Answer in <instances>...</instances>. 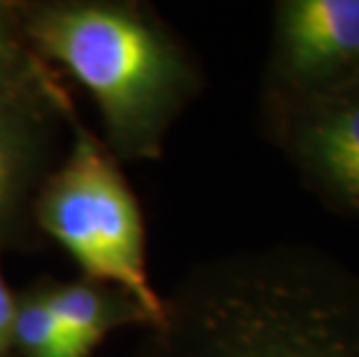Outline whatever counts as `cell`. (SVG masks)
Listing matches in <instances>:
<instances>
[{
  "label": "cell",
  "mask_w": 359,
  "mask_h": 357,
  "mask_svg": "<svg viewBox=\"0 0 359 357\" xmlns=\"http://www.w3.org/2000/svg\"><path fill=\"white\" fill-rule=\"evenodd\" d=\"M30 49L93 95L104 144L121 161H156L197 88L186 49L135 0H17Z\"/></svg>",
  "instance_id": "6da1fadb"
},
{
  "label": "cell",
  "mask_w": 359,
  "mask_h": 357,
  "mask_svg": "<svg viewBox=\"0 0 359 357\" xmlns=\"http://www.w3.org/2000/svg\"><path fill=\"white\" fill-rule=\"evenodd\" d=\"M346 323L311 262L243 255L190 271L135 357H359Z\"/></svg>",
  "instance_id": "7a4b0ae2"
},
{
  "label": "cell",
  "mask_w": 359,
  "mask_h": 357,
  "mask_svg": "<svg viewBox=\"0 0 359 357\" xmlns=\"http://www.w3.org/2000/svg\"><path fill=\"white\" fill-rule=\"evenodd\" d=\"M72 147L47 174L33 204L35 227L49 234L79 264L83 276L130 292L158 323L163 297L149 278L147 230L133 188L118 161L67 112Z\"/></svg>",
  "instance_id": "3957f363"
},
{
  "label": "cell",
  "mask_w": 359,
  "mask_h": 357,
  "mask_svg": "<svg viewBox=\"0 0 359 357\" xmlns=\"http://www.w3.org/2000/svg\"><path fill=\"white\" fill-rule=\"evenodd\" d=\"M70 107L58 74L42 88L0 97V253L40 244L33 204L56 167L58 133Z\"/></svg>",
  "instance_id": "277c9868"
},
{
  "label": "cell",
  "mask_w": 359,
  "mask_h": 357,
  "mask_svg": "<svg viewBox=\"0 0 359 357\" xmlns=\"http://www.w3.org/2000/svg\"><path fill=\"white\" fill-rule=\"evenodd\" d=\"M359 58V0H290L278 5L276 70L306 88Z\"/></svg>",
  "instance_id": "5b68a950"
},
{
  "label": "cell",
  "mask_w": 359,
  "mask_h": 357,
  "mask_svg": "<svg viewBox=\"0 0 359 357\" xmlns=\"http://www.w3.org/2000/svg\"><path fill=\"white\" fill-rule=\"evenodd\" d=\"M47 302L63 330L93 355L102 339L128 325L154 328L156 321L133 295L116 285L81 276L77 281H40Z\"/></svg>",
  "instance_id": "8992f818"
},
{
  "label": "cell",
  "mask_w": 359,
  "mask_h": 357,
  "mask_svg": "<svg viewBox=\"0 0 359 357\" xmlns=\"http://www.w3.org/2000/svg\"><path fill=\"white\" fill-rule=\"evenodd\" d=\"M294 149L320 181L359 204V102L299 119Z\"/></svg>",
  "instance_id": "52a82bcc"
},
{
  "label": "cell",
  "mask_w": 359,
  "mask_h": 357,
  "mask_svg": "<svg viewBox=\"0 0 359 357\" xmlns=\"http://www.w3.org/2000/svg\"><path fill=\"white\" fill-rule=\"evenodd\" d=\"M12 348L14 357H90L53 316L40 281L17 295Z\"/></svg>",
  "instance_id": "ba28073f"
},
{
  "label": "cell",
  "mask_w": 359,
  "mask_h": 357,
  "mask_svg": "<svg viewBox=\"0 0 359 357\" xmlns=\"http://www.w3.org/2000/svg\"><path fill=\"white\" fill-rule=\"evenodd\" d=\"M53 77V67L35 56L21 30L19 3L0 0V97L42 88Z\"/></svg>",
  "instance_id": "9c48e42d"
},
{
  "label": "cell",
  "mask_w": 359,
  "mask_h": 357,
  "mask_svg": "<svg viewBox=\"0 0 359 357\" xmlns=\"http://www.w3.org/2000/svg\"><path fill=\"white\" fill-rule=\"evenodd\" d=\"M14 311H17V295H12L3 271H0V357H14Z\"/></svg>",
  "instance_id": "30bf717a"
}]
</instances>
